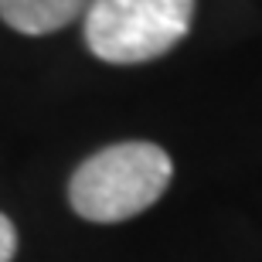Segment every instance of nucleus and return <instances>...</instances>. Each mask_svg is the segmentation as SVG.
<instances>
[{
    "label": "nucleus",
    "instance_id": "obj_1",
    "mask_svg": "<svg viewBox=\"0 0 262 262\" xmlns=\"http://www.w3.org/2000/svg\"><path fill=\"white\" fill-rule=\"evenodd\" d=\"M174 177V164L164 146L146 140L102 146L68 181V204L78 218L96 225H116L154 208Z\"/></svg>",
    "mask_w": 262,
    "mask_h": 262
},
{
    "label": "nucleus",
    "instance_id": "obj_2",
    "mask_svg": "<svg viewBox=\"0 0 262 262\" xmlns=\"http://www.w3.org/2000/svg\"><path fill=\"white\" fill-rule=\"evenodd\" d=\"M194 0H89L85 45L99 61L143 65L181 45Z\"/></svg>",
    "mask_w": 262,
    "mask_h": 262
},
{
    "label": "nucleus",
    "instance_id": "obj_3",
    "mask_svg": "<svg viewBox=\"0 0 262 262\" xmlns=\"http://www.w3.org/2000/svg\"><path fill=\"white\" fill-rule=\"evenodd\" d=\"M89 7V0H0V17L20 34L41 38L68 28Z\"/></svg>",
    "mask_w": 262,
    "mask_h": 262
},
{
    "label": "nucleus",
    "instance_id": "obj_4",
    "mask_svg": "<svg viewBox=\"0 0 262 262\" xmlns=\"http://www.w3.org/2000/svg\"><path fill=\"white\" fill-rule=\"evenodd\" d=\"M17 252V228L7 214L0 211V262H10Z\"/></svg>",
    "mask_w": 262,
    "mask_h": 262
}]
</instances>
